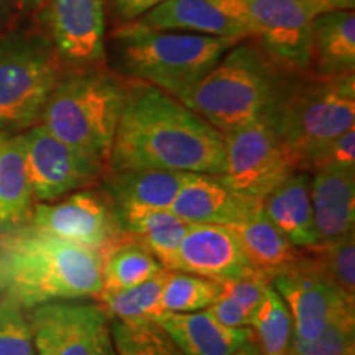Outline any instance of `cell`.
Here are the masks:
<instances>
[{
	"label": "cell",
	"mask_w": 355,
	"mask_h": 355,
	"mask_svg": "<svg viewBox=\"0 0 355 355\" xmlns=\"http://www.w3.org/2000/svg\"><path fill=\"white\" fill-rule=\"evenodd\" d=\"M101 355H115V350H114V345H110V347H107L102 352Z\"/></svg>",
	"instance_id": "cell-42"
},
{
	"label": "cell",
	"mask_w": 355,
	"mask_h": 355,
	"mask_svg": "<svg viewBox=\"0 0 355 355\" xmlns=\"http://www.w3.org/2000/svg\"><path fill=\"white\" fill-rule=\"evenodd\" d=\"M170 170L222 176L224 135L178 97L127 79V99L109 158V171Z\"/></svg>",
	"instance_id": "cell-1"
},
{
	"label": "cell",
	"mask_w": 355,
	"mask_h": 355,
	"mask_svg": "<svg viewBox=\"0 0 355 355\" xmlns=\"http://www.w3.org/2000/svg\"><path fill=\"white\" fill-rule=\"evenodd\" d=\"M0 355H35L26 309L8 293L0 295Z\"/></svg>",
	"instance_id": "cell-33"
},
{
	"label": "cell",
	"mask_w": 355,
	"mask_h": 355,
	"mask_svg": "<svg viewBox=\"0 0 355 355\" xmlns=\"http://www.w3.org/2000/svg\"><path fill=\"white\" fill-rule=\"evenodd\" d=\"M35 355H101L112 345L99 301L58 300L26 309Z\"/></svg>",
	"instance_id": "cell-10"
},
{
	"label": "cell",
	"mask_w": 355,
	"mask_h": 355,
	"mask_svg": "<svg viewBox=\"0 0 355 355\" xmlns=\"http://www.w3.org/2000/svg\"><path fill=\"white\" fill-rule=\"evenodd\" d=\"M135 20L162 30L252 38L247 0H165Z\"/></svg>",
	"instance_id": "cell-15"
},
{
	"label": "cell",
	"mask_w": 355,
	"mask_h": 355,
	"mask_svg": "<svg viewBox=\"0 0 355 355\" xmlns=\"http://www.w3.org/2000/svg\"><path fill=\"white\" fill-rule=\"evenodd\" d=\"M229 229L237 235L252 268L259 270L268 279L285 272L300 259L301 248L293 245L268 219L261 202L252 207L243 219L229 225Z\"/></svg>",
	"instance_id": "cell-22"
},
{
	"label": "cell",
	"mask_w": 355,
	"mask_h": 355,
	"mask_svg": "<svg viewBox=\"0 0 355 355\" xmlns=\"http://www.w3.org/2000/svg\"><path fill=\"white\" fill-rule=\"evenodd\" d=\"M220 296V282L170 270L159 296V313H194L207 309Z\"/></svg>",
	"instance_id": "cell-30"
},
{
	"label": "cell",
	"mask_w": 355,
	"mask_h": 355,
	"mask_svg": "<svg viewBox=\"0 0 355 355\" xmlns=\"http://www.w3.org/2000/svg\"><path fill=\"white\" fill-rule=\"evenodd\" d=\"M321 168H355V127L318 146L300 170L313 173Z\"/></svg>",
	"instance_id": "cell-34"
},
{
	"label": "cell",
	"mask_w": 355,
	"mask_h": 355,
	"mask_svg": "<svg viewBox=\"0 0 355 355\" xmlns=\"http://www.w3.org/2000/svg\"><path fill=\"white\" fill-rule=\"evenodd\" d=\"M43 2L44 0H17L20 10L26 13H37L40 7L43 6Z\"/></svg>",
	"instance_id": "cell-39"
},
{
	"label": "cell",
	"mask_w": 355,
	"mask_h": 355,
	"mask_svg": "<svg viewBox=\"0 0 355 355\" xmlns=\"http://www.w3.org/2000/svg\"><path fill=\"white\" fill-rule=\"evenodd\" d=\"M175 340L184 355H234L242 345L254 340L245 327H227L206 309L194 313H163L152 318Z\"/></svg>",
	"instance_id": "cell-19"
},
{
	"label": "cell",
	"mask_w": 355,
	"mask_h": 355,
	"mask_svg": "<svg viewBox=\"0 0 355 355\" xmlns=\"http://www.w3.org/2000/svg\"><path fill=\"white\" fill-rule=\"evenodd\" d=\"M33 204L19 137L0 130V229L12 232L28 222Z\"/></svg>",
	"instance_id": "cell-24"
},
{
	"label": "cell",
	"mask_w": 355,
	"mask_h": 355,
	"mask_svg": "<svg viewBox=\"0 0 355 355\" xmlns=\"http://www.w3.org/2000/svg\"><path fill=\"white\" fill-rule=\"evenodd\" d=\"M37 13L69 69L105 63V0H44Z\"/></svg>",
	"instance_id": "cell-12"
},
{
	"label": "cell",
	"mask_w": 355,
	"mask_h": 355,
	"mask_svg": "<svg viewBox=\"0 0 355 355\" xmlns=\"http://www.w3.org/2000/svg\"><path fill=\"white\" fill-rule=\"evenodd\" d=\"M162 2L165 0H112V6L119 20L125 24V21L139 19L140 15L148 12L150 8L159 6Z\"/></svg>",
	"instance_id": "cell-37"
},
{
	"label": "cell",
	"mask_w": 355,
	"mask_h": 355,
	"mask_svg": "<svg viewBox=\"0 0 355 355\" xmlns=\"http://www.w3.org/2000/svg\"><path fill=\"white\" fill-rule=\"evenodd\" d=\"M69 68L42 28L0 37V130L20 133L42 122L43 110Z\"/></svg>",
	"instance_id": "cell-6"
},
{
	"label": "cell",
	"mask_w": 355,
	"mask_h": 355,
	"mask_svg": "<svg viewBox=\"0 0 355 355\" xmlns=\"http://www.w3.org/2000/svg\"><path fill=\"white\" fill-rule=\"evenodd\" d=\"M288 355H355V309L336 314L314 339L293 336Z\"/></svg>",
	"instance_id": "cell-32"
},
{
	"label": "cell",
	"mask_w": 355,
	"mask_h": 355,
	"mask_svg": "<svg viewBox=\"0 0 355 355\" xmlns=\"http://www.w3.org/2000/svg\"><path fill=\"white\" fill-rule=\"evenodd\" d=\"M301 74L275 60L254 38H245L180 101L224 133L261 119L277 121Z\"/></svg>",
	"instance_id": "cell-2"
},
{
	"label": "cell",
	"mask_w": 355,
	"mask_h": 355,
	"mask_svg": "<svg viewBox=\"0 0 355 355\" xmlns=\"http://www.w3.org/2000/svg\"><path fill=\"white\" fill-rule=\"evenodd\" d=\"M222 135L225 171L219 180L239 196L263 201L270 191L298 170L273 119L245 123Z\"/></svg>",
	"instance_id": "cell-8"
},
{
	"label": "cell",
	"mask_w": 355,
	"mask_h": 355,
	"mask_svg": "<svg viewBox=\"0 0 355 355\" xmlns=\"http://www.w3.org/2000/svg\"><path fill=\"white\" fill-rule=\"evenodd\" d=\"M311 73L316 76L355 73L354 10H336L314 17Z\"/></svg>",
	"instance_id": "cell-23"
},
{
	"label": "cell",
	"mask_w": 355,
	"mask_h": 355,
	"mask_svg": "<svg viewBox=\"0 0 355 355\" xmlns=\"http://www.w3.org/2000/svg\"><path fill=\"white\" fill-rule=\"evenodd\" d=\"M252 38L279 63L311 73L313 19L300 0H247Z\"/></svg>",
	"instance_id": "cell-13"
},
{
	"label": "cell",
	"mask_w": 355,
	"mask_h": 355,
	"mask_svg": "<svg viewBox=\"0 0 355 355\" xmlns=\"http://www.w3.org/2000/svg\"><path fill=\"white\" fill-rule=\"evenodd\" d=\"M265 214L298 248L318 243L311 204V173L295 170L261 201Z\"/></svg>",
	"instance_id": "cell-21"
},
{
	"label": "cell",
	"mask_w": 355,
	"mask_h": 355,
	"mask_svg": "<svg viewBox=\"0 0 355 355\" xmlns=\"http://www.w3.org/2000/svg\"><path fill=\"white\" fill-rule=\"evenodd\" d=\"M168 273L170 270L162 268L155 277L140 285L115 293H101L96 300L104 306L110 319H152L159 314V296Z\"/></svg>",
	"instance_id": "cell-31"
},
{
	"label": "cell",
	"mask_w": 355,
	"mask_h": 355,
	"mask_svg": "<svg viewBox=\"0 0 355 355\" xmlns=\"http://www.w3.org/2000/svg\"><path fill=\"white\" fill-rule=\"evenodd\" d=\"M277 127L300 170L318 146L355 127V73L301 74L279 109Z\"/></svg>",
	"instance_id": "cell-7"
},
{
	"label": "cell",
	"mask_w": 355,
	"mask_h": 355,
	"mask_svg": "<svg viewBox=\"0 0 355 355\" xmlns=\"http://www.w3.org/2000/svg\"><path fill=\"white\" fill-rule=\"evenodd\" d=\"M115 355H184L153 319H110Z\"/></svg>",
	"instance_id": "cell-29"
},
{
	"label": "cell",
	"mask_w": 355,
	"mask_h": 355,
	"mask_svg": "<svg viewBox=\"0 0 355 355\" xmlns=\"http://www.w3.org/2000/svg\"><path fill=\"white\" fill-rule=\"evenodd\" d=\"M193 173L170 170L107 171L102 180V193L117 212L121 224L127 217L145 211L170 209L178 191Z\"/></svg>",
	"instance_id": "cell-17"
},
{
	"label": "cell",
	"mask_w": 355,
	"mask_h": 355,
	"mask_svg": "<svg viewBox=\"0 0 355 355\" xmlns=\"http://www.w3.org/2000/svg\"><path fill=\"white\" fill-rule=\"evenodd\" d=\"M7 290L25 309L58 300H96L102 291V254L33 227L0 241Z\"/></svg>",
	"instance_id": "cell-3"
},
{
	"label": "cell",
	"mask_w": 355,
	"mask_h": 355,
	"mask_svg": "<svg viewBox=\"0 0 355 355\" xmlns=\"http://www.w3.org/2000/svg\"><path fill=\"white\" fill-rule=\"evenodd\" d=\"M7 290V270H6V260H3L2 250H0V295H3Z\"/></svg>",
	"instance_id": "cell-40"
},
{
	"label": "cell",
	"mask_w": 355,
	"mask_h": 355,
	"mask_svg": "<svg viewBox=\"0 0 355 355\" xmlns=\"http://www.w3.org/2000/svg\"><path fill=\"white\" fill-rule=\"evenodd\" d=\"M121 76L183 99L241 40L162 30L132 20L112 33Z\"/></svg>",
	"instance_id": "cell-4"
},
{
	"label": "cell",
	"mask_w": 355,
	"mask_h": 355,
	"mask_svg": "<svg viewBox=\"0 0 355 355\" xmlns=\"http://www.w3.org/2000/svg\"><path fill=\"white\" fill-rule=\"evenodd\" d=\"M252 270L255 268L248 263L232 229L219 224H189L178 250L175 272L224 283Z\"/></svg>",
	"instance_id": "cell-16"
},
{
	"label": "cell",
	"mask_w": 355,
	"mask_h": 355,
	"mask_svg": "<svg viewBox=\"0 0 355 355\" xmlns=\"http://www.w3.org/2000/svg\"><path fill=\"white\" fill-rule=\"evenodd\" d=\"M28 225L101 254L127 235L107 196L92 189L58 202H35Z\"/></svg>",
	"instance_id": "cell-11"
},
{
	"label": "cell",
	"mask_w": 355,
	"mask_h": 355,
	"mask_svg": "<svg viewBox=\"0 0 355 355\" xmlns=\"http://www.w3.org/2000/svg\"><path fill=\"white\" fill-rule=\"evenodd\" d=\"M127 79L102 66L68 69L42 115V125L64 144L109 168Z\"/></svg>",
	"instance_id": "cell-5"
},
{
	"label": "cell",
	"mask_w": 355,
	"mask_h": 355,
	"mask_svg": "<svg viewBox=\"0 0 355 355\" xmlns=\"http://www.w3.org/2000/svg\"><path fill=\"white\" fill-rule=\"evenodd\" d=\"M234 355H260V354H259V347H257L255 340H250V343L242 345V347L239 349Z\"/></svg>",
	"instance_id": "cell-41"
},
{
	"label": "cell",
	"mask_w": 355,
	"mask_h": 355,
	"mask_svg": "<svg viewBox=\"0 0 355 355\" xmlns=\"http://www.w3.org/2000/svg\"><path fill=\"white\" fill-rule=\"evenodd\" d=\"M163 266L130 235L102 252V291L115 293L155 277ZM99 293V295H101Z\"/></svg>",
	"instance_id": "cell-26"
},
{
	"label": "cell",
	"mask_w": 355,
	"mask_h": 355,
	"mask_svg": "<svg viewBox=\"0 0 355 355\" xmlns=\"http://www.w3.org/2000/svg\"><path fill=\"white\" fill-rule=\"evenodd\" d=\"M35 202L64 198L102 183L109 168L64 144L42 123L17 133Z\"/></svg>",
	"instance_id": "cell-9"
},
{
	"label": "cell",
	"mask_w": 355,
	"mask_h": 355,
	"mask_svg": "<svg viewBox=\"0 0 355 355\" xmlns=\"http://www.w3.org/2000/svg\"><path fill=\"white\" fill-rule=\"evenodd\" d=\"M125 232L140 242L159 261L163 268L175 272L176 257L189 229L186 222L171 211H145L122 222Z\"/></svg>",
	"instance_id": "cell-25"
},
{
	"label": "cell",
	"mask_w": 355,
	"mask_h": 355,
	"mask_svg": "<svg viewBox=\"0 0 355 355\" xmlns=\"http://www.w3.org/2000/svg\"><path fill=\"white\" fill-rule=\"evenodd\" d=\"M268 286L270 279L259 270H252L250 273L243 275V277L222 283V295L229 296L235 303L241 304L252 316L257 306L263 300Z\"/></svg>",
	"instance_id": "cell-35"
},
{
	"label": "cell",
	"mask_w": 355,
	"mask_h": 355,
	"mask_svg": "<svg viewBox=\"0 0 355 355\" xmlns=\"http://www.w3.org/2000/svg\"><path fill=\"white\" fill-rule=\"evenodd\" d=\"M311 17L336 10H354L355 0H300Z\"/></svg>",
	"instance_id": "cell-38"
},
{
	"label": "cell",
	"mask_w": 355,
	"mask_h": 355,
	"mask_svg": "<svg viewBox=\"0 0 355 355\" xmlns=\"http://www.w3.org/2000/svg\"><path fill=\"white\" fill-rule=\"evenodd\" d=\"M303 259L316 272L355 303V237L354 234L326 243L301 248Z\"/></svg>",
	"instance_id": "cell-28"
},
{
	"label": "cell",
	"mask_w": 355,
	"mask_h": 355,
	"mask_svg": "<svg viewBox=\"0 0 355 355\" xmlns=\"http://www.w3.org/2000/svg\"><path fill=\"white\" fill-rule=\"evenodd\" d=\"M212 318L227 327H245L250 324V314L229 296L222 295L214 304L206 309Z\"/></svg>",
	"instance_id": "cell-36"
},
{
	"label": "cell",
	"mask_w": 355,
	"mask_h": 355,
	"mask_svg": "<svg viewBox=\"0 0 355 355\" xmlns=\"http://www.w3.org/2000/svg\"><path fill=\"white\" fill-rule=\"evenodd\" d=\"M260 202L239 196L222 183L219 176L191 175L168 211L189 224H219L229 227Z\"/></svg>",
	"instance_id": "cell-20"
},
{
	"label": "cell",
	"mask_w": 355,
	"mask_h": 355,
	"mask_svg": "<svg viewBox=\"0 0 355 355\" xmlns=\"http://www.w3.org/2000/svg\"><path fill=\"white\" fill-rule=\"evenodd\" d=\"M254 340L260 355H288L290 354L293 321L285 301L270 283L260 304L252 313L250 324Z\"/></svg>",
	"instance_id": "cell-27"
},
{
	"label": "cell",
	"mask_w": 355,
	"mask_h": 355,
	"mask_svg": "<svg viewBox=\"0 0 355 355\" xmlns=\"http://www.w3.org/2000/svg\"><path fill=\"white\" fill-rule=\"evenodd\" d=\"M311 204L318 243L354 234L355 168H321L311 173Z\"/></svg>",
	"instance_id": "cell-18"
},
{
	"label": "cell",
	"mask_w": 355,
	"mask_h": 355,
	"mask_svg": "<svg viewBox=\"0 0 355 355\" xmlns=\"http://www.w3.org/2000/svg\"><path fill=\"white\" fill-rule=\"evenodd\" d=\"M270 283L290 311L296 339H314L336 314L355 309V303L321 277L303 259V254L295 265L275 275Z\"/></svg>",
	"instance_id": "cell-14"
}]
</instances>
